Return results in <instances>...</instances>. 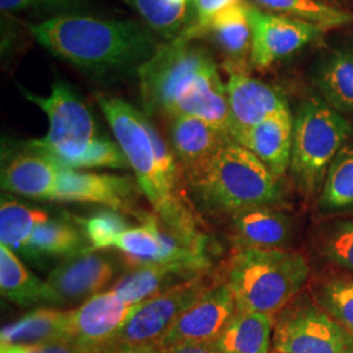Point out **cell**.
I'll return each mask as SVG.
<instances>
[{"mask_svg":"<svg viewBox=\"0 0 353 353\" xmlns=\"http://www.w3.org/2000/svg\"><path fill=\"white\" fill-rule=\"evenodd\" d=\"M183 36L163 45L139 70L148 112L196 117L229 135L227 85L212 55ZM230 137V135H229Z\"/></svg>","mask_w":353,"mask_h":353,"instance_id":"cell-1","label":"cell"},{"mask_svg":"<svg viewBox=\"0 0 353 353\" xmlns=\"http://www.w3.org/2000/svg\"><path fill=\"white\" fill-rule=\"evenodd\" d=\"M30 32L55 57L99 75L139 71L163 46L145 24L84 14L55 16Z\"/></svg>","mask_w":353,"mask_h":353,"instance_id":"cell-2","label":"cell"},{"mask_svg":"<svg viewBox=\"0 0 353 353\" xmlns=\"http://www.w3.org/2000/svg\"><path fill=\"white\" fill-rule=\"evenodd\" d=\"M99 103L140 189L163 224L191 249L204 252V237L195 216L168 182L157 160L148 118L119 99L99 97Z\"/></svg>","mask_w":353,"mask_h":353,"instance_id":"cell-3","label":"cell"},{"mask_svg":"<svg viewBox=\"0 0 353 353\" xmlns=\"http://www.w3.org/2000/svg\"><path fill=\"white\" fill-rule=\"evenodd\" d=\"M309 274L310 267L300 252L241 248L229 262L225 283L239 310L274 316L297 297Z\"/></svg>","mask_w":353,"mask_h":353,"instance_id":"cell-4","label":"cell"},{"mask_svg":"<svg viewBox=\"0 0 353 353\" xmlns=\"http://www.w3.org/2000/svg\"><path fill=\"white\" fill-rule=\"evenodd\" d=\"M26 97L48 115L50 125L46 137L30 141L32 151L71 170L105 168L110 163V141L97 137L92 113L68 85L55 83L48 97L30 92H26Z\"/></svg>","mask_w":353,"mask_h":353,"instance_id":"cell-5","label":"cell"},{"mask_svg":"<svg viewBox=\"0 0 353 353\" xmlns=\"http://www.w3.org/2000/svg\"><path fill=\"white\" fill-rule=\"evenodd\" d=\"M191 188L211 208L232 214L252 207L278 205L283 201L280 179L252 152L233 139L216 153Z\"/></svg>","mask_w":353,"mask_h":353,"instance_id":"cell-6","label":"cell"},{"mask_svg":"<svg viewBox=\"0 0 353 353\" xmlns=\"http://www.w3.org/2000/svg\"><path fill=\"white\" fill-rule=\"evenodd\" d=\"M351 122L325 101L309 99L293 121L290 173L307 198L321 194L328 168L350 139Z\"/></svg>","mask_w":353,"mask_h":353,"instance_id":"cell-7","label":"cell"},{"mask_svg":"<svg viewBox=\"0 0 353 353\" xmlns=\"http://www.w3.org/2000/svg\"><path fill=\"white\" fill-rule=\"evenodd\" d=\"M272 345L278 353H353V335L313 300L294 299L279 313Z\"/></svg>","mask_w":353,"mask_h":353,"instance_id":"cell-8","label":"cell"},{"mask_svg":"<svg viewBox=\"0 0 353 353\" xmlns=\"http://www.w3.org/2000/svg\"><path fill=\"white\" fill-rule=\"evenodd\" d=\"M214 284V279L204 272L140 303L109 344L134 350L156 345L179 316L202 299Z\"/></svg>","mask_w":353,"mask_h":353,"instance_id":"cell-9","label":"cell"},{"mask_svg":"<svg viewBox=\"0 0 353 353\" xmlns=\"http://www.w3.org/2000/svg\"><path fill=\"white\" fill-rule=\"evenodd\" d=\"M113 262L93 248L65 256L45 281L43 303L65 305L99 294L113 279Z\"/></svg>","mask_w":353,"mask_h":353,"instance_id":"cell-10","label":"cell"},{"mask_svg":"<svg viewBox=\"0 0 353 353\" xmlns=\"http://www.w3.org/2000/svg\"><path fill=\"white\" fill-rule=\"evenodd\" d=\"M249 19L252 26L250 63L258 70H265L303 49L325 30L310 23L267 12L252 3H249Z\"/></svg>","mask_w":353,"mask_h":353,"instance_id":"cell-11","label":"cell"},{"mask_svg":"<svg viewBox=\"0 0 353 353\" xmlns=\"http://www.w3.org/2000/svg\"><path fill=\"white\" fill-rule=\"evenodd\" d=\"M227 72L229 135L234 141L239 143L252 127L274 114L288 110V103L279 90L252 77L248 71Z\"/></svg>","mask_w":353,"mask_h":353,"instance_id":"cell-12","label":"cell"},{"mask_svg":"<svg viewBox=\"0 0 353 353\" xmlns=\"http://www.w3.org/2000/svg\"><path fill=\"white\" fill-rule=\"evenodd\" d=\"M237 312L239 306L230 287L225 281L216 283L202 299L179 316L156 345L165 347L183 341H214Z\"/></svg>","mask_w":353,"mask_h":353,"instance_id":"cell-13","label":"cell"},{"mask_svg":"<svg viewBox=\"0 0 353 353\" xmlns=\"http://www.w3.org/2000/svg\"><path fill=\"white\" fill-rule=\"evenodd\" d=\"M138 305L122 300L113 290L99 293L71 310L70 338L92 351L113 341Z\"/></svg>","mask_w":353,"mask_h":353,"instance_id":"cell-14","label":"cell"},{"mask_svg":"<svg viewBox=\"0 0 353 353\" xmlns=\"http://www.w3.org/2000/svg\"><path fill=\"white\" fill-rule=\"evenodd\" d=\"M229 140L232 138L227 132L201 118L182 115L170 119L172 150L190 186L203 176Z\"/></svg>","mask_w":353,"mask_h":353,"instance_id":"cell-15","label":"cell"},{"mask_svg":"<svg viewBox=\"0 0 353 353\" xmlns=\"http://www.w3.org/2000/svg\"><path fill=\"white\" fill-rule=\"evenodd\" d=\"M131 188L126 178L61 168L52 201L99 203L121 211L130 205Z\"/></svg>","mask_w":353,"mask_h":353,"instance_id":"cell-16","label":"cell"},{"mask_svg":"<svg viewBox=\"0 0 353 353\" xmlns=\"http://www.w3.org/2000/svg\"><path fill=\"white\" fill-rule=\"evenodd\" d=\"M210 36L225 55V70L246 71L252 54V26L249 1H239L217 13L204 29L202 37Z\"/></svg>","mask_w":353,"mask_h":353,"instance_id":"cell-17","label":"cell"},{"mask_svg":"<svg viewBox=\"0 0 353 353\" xmlns=\"http://www.w3.org/2000/svg\"><path fill=\"white\" fill-rule=\"evenodd\" d=\"M239 144L252 152L268 170L281 179L290 166L293 119L288 110L274 114L252 130Z\"/></svg>","mask_w":353,"mask_h":353,"instance_id":"cell-18","label":"cell"},{"mask_svg":"<svg viewBox=\"0 0 353 353\" xmlns=\"http://www.w3.org/2000/svg\"><path fill=\"white\" fill-rule=\"evenodd\" d=\"M232 228L241 248L281 249L292 236L290 216L276 205L252 207L232 214Z\"/></svg>","mask_w":353,"mask_h":353,"instance_id":"cell-19","label":"cell"},{"mask_svg":"<svg viewBox=\"0 0 353 353\" xmlns=\"http://www.w3.org/2000/svg\"><path fill=\"white\" fill-rule=\"evenodd\" d=\"M61 168L50 157L33 151L14 157L1 172V189L33 199H51Z\"/></svg>","mask_w":353,"mask_h":353,"instance_id":"cell-20","label":"cell"},{"mask_svg":"<svg viewBox=\"0 0 353 353\" xmlns=\"http://www.w3.org/2000/svg\"><path fill=\"white\" fill-rule=\"evenodd\" d=\"M204 272L205 271L191 265L179 263L141 265L119 280L112 290L126 303L139 305L153 296L196 278Z\"/></svg>","mask_w":353,"mask_h":353,"instance_id":"cell-21","label":"cell"},{"mask_svg":"<svg viewBox=\"0 0 353 353\" xmlns=\"http://www.w3.org/2000/svg\"><path fill=\"white\" fill-rule=\"evenodd\" d=\"M71 310L54 307L36 309L1 330V344L33 347L70 338Z\"/></svg>","mask_w":353,"mask_h":353,"instance_id":"cell-22","label":"cell"},{"mask_svg":"<svg viewBox=\"0 0 353 353\" xmlns=\"http://www.w3.org/2000/svg\"><path fill=\"white\" fill-rule=\"evenodd\" d=\"M274 326V316L239 310L211 343L219 353H268Z\"/></svg>","mask_w":353,"mask_h":353,"instance_id":"cell-23","label":"cell"},{"mask_svg":"<svg viewBox=\"0 0 353 353\" xmlns=\"http://www.w3.org/2000/svg\"><path fill=\"white\" fill-rule=\"evenodd\" d=\"M314 84L332 109L353 114V46L327 54L316 68Z\"/></svg>","mask_w":353,"mask_h":353,"instance_id":"cell-24","label":"cell"},{"mask_svg":"<svg viewBox=\"0 0 353 353\" xmlns=\"http://www.w3.org/2000/svg\"><path fill=\"white\" fill-rule=\"evenodd\" d=\"M144 24L168 42L179 37L192 23V0H127Z\"/></svg>","mask_w":353,"mask_h":353,"instance_id":"cell-25","label":"cell"},{"mask_svg":"<svg viewBox=\"0 0 353 353\" xmlns=\"http://www.w3.org/2000/svg\"><path fill=\"white\" fill-rule=\"evenodd\" d=\"M318 201V208L322 214L353 212V147L351 145H344L330 165Z\"/></svg>","mask_w":353,"mask_h":353,"instance_id":"cell-26","label":"cell"},{"mask_svg":"<svg viewBox=\"0 0 353 353\" xmlns=\"http://www.w3.org/2000/svg\"><path fill=\"white\" fill-rule=\"evenodd\" d=\"M0 290L3 297L19 306L43 303L45 281L30 274L4 245H0Z\"/></svg>","mask_w":353,"mask_h":353,"instance_id":"cell-27","label":"cell"},{"mask_svg":"<svg viewBox=\"0 0 353 353\" xmlns=\"http://www.w3.org/2000/svg\"><path fill=\"white\" fill-rule=\"evenodd\" d=\"M49 214L30 208L11 198H1L0 203V241L12 252H28L29 241Z\"/></svg>","mask_w":353,"mask_h":353,"instance_id":"cell-28","label":"cell"},{"mask_svg":"<svg viewBox=\"0 0 353 353\" xmlns=\"http://www.w3.org/2000/svg\"><path fill=\"white\" fill-rule=\"evenodd\" d=\"M255 7L267 12L283 14L294 20L310 23L322 29L353 23L352 13L341 11L316 0H252Z\"/></svg>","mask_w":353,"mask_h":353,"instance_id":"cell-29","label":"cell"},{"mask_svg":"<svg viewBox=\"0 0 353 353\" xmlns=\"http://www.w3.org/2000/svg\"><path fill=\"white\" fill-rule=\"evenodd\" d=\"M313 301L353 335V275L321 279L312 290Z\"/></svg>","mask_w":353,"mask_h":353,"instance_id":"cell-30","label":"cell"},{"mask_svg":"<svg viewBox=\"0 0 353 353\" xmlns=\"http://www.w3.org/2000/svg\"><path fill=\"white\" fill-rule=\"evenodd\" d=\"M318 248L328 263L353 275V219L326 224L319 232Z\"/></svg>","mask_w":353,"mask_h":353,"instance_id":"cell-31","label":"cell"},{"mask_svg":"<svg viewBox=\"0 0 353 353\" xmlns=\"http://www.w3.org/2000/svg\"><path fill=\"white\" fill-rule=\"evenodd\" d=\"M81 245L83 240L72 225L63 221L48 220L33 233L26 252L68 256L80 250Z\"/></svg>","mask_w":353,"mask_h":353,"instance_id":"cell-32","label":"cell"},{"mask_svg":"<svg viewBox=\"0 0 353 353\" xmlns=\"http://www.w3.org/2000/svg\"><path fill=\"white\" fill-rule=\"evenodd\" d=\"M83 227L93 249L103 250L115 248L117 239L125 233L127 221L115 211H102L83 221Z\"/></svg>","mask_w":353,"mask_h":353,"instance_id":"cell-33","label":"cell"},{"mask_svg":"<svg viewBox=\"0 0 353 353\" xmlns=\"http://www.w3.org/2000/svg\"><path fill=\"white\" fill-rule=\"evenodd\" d=\"M239 1L242 0H192L194 19L191 26L181 36L190 39L202 38L204 29L214 16Z\"/></svg>","mask_w":353,"mask_h":353,"instance_id":"cell-34","label":"cell"},{"mask_svg":"<svg viewBox=\"0 0 353 353\" xmlns=\"http://www.w3.org/2000/svg\"><path fill=\"white\" fill-rule=\"evenodd\" d=\"M140 353H219L211 341H183L172 345L138 350Z\"/></svg>","mask_w":353,"mask_h":353,"instance_id":"cell-35","label":"cell"},{"mask_svg":"<svg viewBox=\"0 0 353 353\" xmlns=\"http://www.w3.org/2000/svg\"><path fill=\"white\" fill-rule=\"evenodd\" d=\"M26 353H92L84 344L74 339H61L33 347H26Z\"/></svg>","mask_w":353,"mask_h":353,"instance_id":"cell-36","label":"cell"},{"mask_svg":"<svg viewBox=\"0 0 353 353\" xmlns=\"http://www.w3.org/2000/svg\"><path fill=\"white\" fill-rule=\"evenodd\" d=\"M48 0H0V8L3 11H20L32 6H37Z\"/></svg>","mask_w":353,"mask_h":353,"instance_id":"cell-37","label":"cell"},{"mask_svg":"<svg viewBox=\"0 0 353 353\" xmlns=\"http://www.w3.org/2000/svg\"><path fill=\"white\" fill-rule=\"evenodd\" d=\"M92 353H140L138 350L130 348V347H123V345H114V344H108L94 350Z\"/></svg>","mask_w":353,"mask_h":353,"instance_id":"cell-38","label":"cell"},{"mask_svg":"<svg viewBox=\"0 0 353 353\" xmlns=\"http://www.w3.org/2000/svg\"><path fill=\"white\" fill-rule=\"evenodd\" d=\"M0 353H26V347H20V345L1 344Z\"/></svg>","mask_w":353,"mask_h":353,"instance_id":"cell-39","label":"cell"},{"mask_svg":"<svg viewBox=\"0 0 353 353\" xmlns=\"http://www.w3.org/2000/svg\"><path fill=\"white\" fill-rule=\"evenodd\" d=\"M274 353H278V352H274Z\"/></svg>","mask_w":353,"mask_h":353,"instance_id":"cell-40","label":"cell"}]
</instances>
